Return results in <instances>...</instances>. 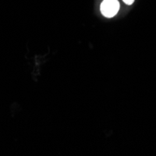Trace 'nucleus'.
Instances as JSON below:
<instances>
[{"instance_id":"obj_1","label":"nucleus","mask_w":156,"mask_h":156,"mask_svg":"<svg viewBox=\"0 0 156 156\" xmlns=\"http://www.w3.org/2000/svg\"><path fill=\"white\" fill-rule=\"evenodd\" d=\"M120 9V3L118 0H103L100 10L105 17L111 18L115 16Z\"/></svg>"},{"instance_id":"obj_2","label":"nucleus","mask_w":156,"mask_h":156,"mask_svg":"<svg viewBox=\"0 0 156 156\" xmlns=\"http://www.w3.org/2000/svg\"><path fill=\"white\" fill-rule=\"evenodd\" d=\"M122 1H123L125 4H127V5H132V4L134 3L135 0H122Z\"/></svg>"}]
</instances>
